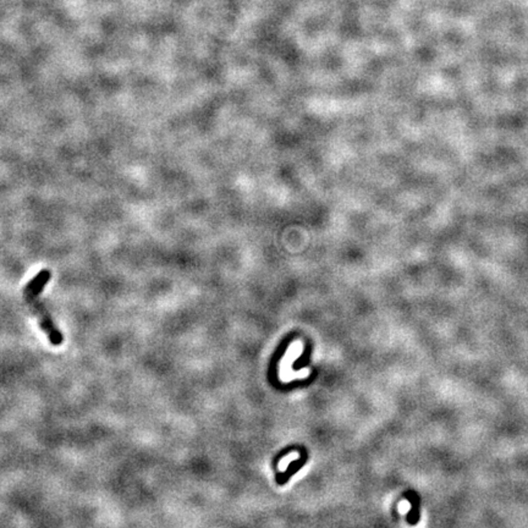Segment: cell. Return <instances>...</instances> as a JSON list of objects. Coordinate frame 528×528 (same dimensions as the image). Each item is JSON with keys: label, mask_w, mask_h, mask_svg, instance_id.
<instances>
[{"label": "cell", "mask_w": 528, "mask_h": 528, "mask_svg": "<svg viewBox=\"0 0 528 528\" xmlns=\"http://www.w3.org/2000/svg\"><path fill=\"white\" fill-rule=\"evenodd\" d=\"M50 279H52V271L48 269H43L38 274H36V276L26 284L25 289H23V298L38 319L39 327L47 335L50 344L53 346H60L64 342V335L54 323L49 311L47 310L46 305L41 300L42 292L46 289Z\"/></svg>", "instance_id": "6da1fadb"}]
</instances>
